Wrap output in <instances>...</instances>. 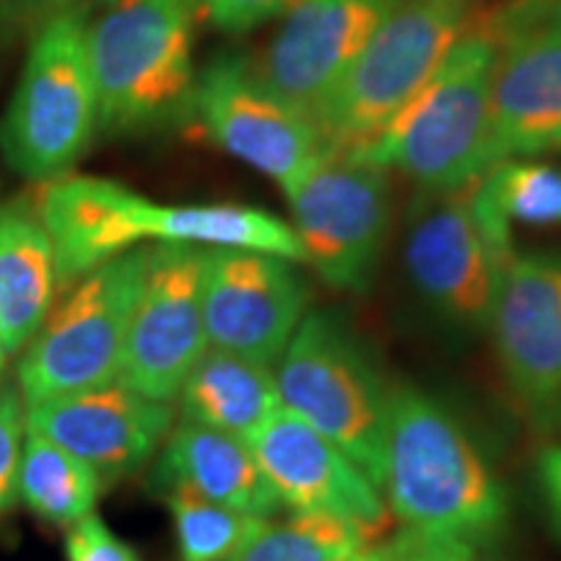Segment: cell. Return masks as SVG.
Segmentation results:
<instances>
[{
  "mask_svg": "<svg viewBox=\"0 0 561 561\" xmlns=\"http://www.w3.org/2000/svg\"><path fill=\"white\" fill-rule=\"evenodd\" d=\"M157 203L115 180L62 174L39 195V221L50 237L60 286L151 240Z\"/></svg>",
  "mask_w": 561,
  "mask_h": 561,
  "instance_id": "obj_18",
  "label": "cell"
},
{
  "mask_svg": "<svg viewBox=\"0 0 561 561\" xmlns=\"http://www.w3.org/2000/svg\"><path fill=\"white\" fill-rule=\"evenodd\" d=\"M496 216L528 227H561V170L533 159H507L476 180Z\"/></svg>",
  "mask_w": 561,
  "mask_h": 561,
  "instance_id": "obj_25",
  "label": "cell"
},
{
  "mask_svg": "<svg viewBox=\"0 0 561 561\" xmlns=\"http://www.w3.org/2000/svg\"><path fill=\"white\" fill-rule=\"evenodd\" d=\"M536 483L541 494L546 520L553 536L561 541V434L546 442L536 458Z\"/></svg>",
  "mask_w": 561,
  "mask_h": 561,
  "instance_id": "obj_32",
  "label": "cell"
},
{
  "mask_svg": "<svg viewBox=\"0 0 561 561\" xmlns=\"http://www.w3.org/2000/svg\"><path fill=\"white\" fill-rule=\"evenodd\" d=\"M390 561H483L479 546L450 536H432L403 528L388 541Z\"/></svg>",
  "mask_w": 561,
  "mask_h": 561,
  "instance_id": "obj_29",
  "label": "cell"
},
{
  "mask_svg": "<svg viewBox=\"0 0 561 561\" xmlns=\"http://www.w3.org/2000/svg\"><path fill=\"white\" fill-rule=\"evenodd\" d=\"M58 271L39 214L26 203L0 210V341L16 354L53 310Z\"/></svg>",
  "mask_w": 561,
  "mask_h": 561,
  "instance_id": "obj_21",
  "label": "cell"
},
{
  "mask_svg": "<svg viewBox=\"0 0 561 561\" xmlns=\"http://www.w3.org/2000/svg\"><path fill=\"white\" fill-rule=\"evenodd\" d=\"M195 19L193 0H117L89 24L102 130L146 133L187 117Z\"/></svg>",
  "mask_w": 561,
  "mask_h": 561,
  "instance_id": "obj_3",
  "label": "cell"
},
{
  "mask_svg": "<svg viewBox=\"0 0 561 561\" xmlns=\"http://www.w3.org/2000/svg\"><path fill=\"white\" fill-rule=\"evenodd\" d=\"M489 24L462 32L437 73L362 149L348 151L409 178L421 195L460 191L483 174L489 83L494 68Z\"/></svg>",
  "mask_w": 561,
  "mask_h": 561,
  "instance_id": "obj_2",
  "label": "cell"
},
{
  "mask_svg": "<svg viewBox=\"0 0 561 561\" xmlns=\"http://www.w3.org/2000/svg\"><path fill=\"white\" fill-rule=\"evenodd\" d=\"M172 403L138 396L121 382L26 405V430L73 453L104 481L138 471L164 445Z\"/></svg>",
  "mask_w": 561,
  "mask_h": 561,
  "instance_id": "obj_17",
  "label": "cell"
},
{
  "mask_svg": "<svg viewBox=\"0 0 561 561\" xmlns=\"http://www.w3.org/2000/svg\"><path fill=\"white\" fill-rule=\"evenodd\" d=\"M157 483L161 489H187L252 517H273L280 510L248 439L191 421L174 426L161 445Z\"/></svg>",
  "mask_w": 561,
  "mask_h": 561,
  "instance_id": "obj_19",
  "label": "cell"
},
{
  "mask_svg": "<svg viewBox=\"0 0 561 561\" xmlns=\"http://www.w3.org/2000/svg\"><path fill=\"white\" fill-rule=\"evenodd\" d=\"M100 491L102 479L94 468L62 450L45 434L26 430L19 494L39 517L70 528L94 512Z\"/></svg>",
  "mask_w": 561,
  "mask_h": 561,
  "instance_id": "obj_23",
  "label": "cell"
},
{
  "mask_svg": "<svg viewBox=\"0 0 561 561\" xmlns=\"http://www.w3.org/2000/svg\"><path fill=\"white\" fill-rule=\"evenodd\" d=\"M203 261L193 244L157 242L133 310L117 382L138 396L172 403L208 348L203 322Z\"/></svg>",
  "mask_w": 561,
  "mask_h": 561,
  "instance_id": "obj_12",
  "label": "cell"
},
{
  "mask_svg": "<svg viewBox=\"0 0 561 561\" xmlns=\"http://www.w3.org/2000/svg\"><path fill=\"white\" fill-rule=\"evenodd\" d=\"M5 359H9V351H5L3 341H0V375H3V369H5Z\"/></svg>",
  "mask_w": 561,
  "mask_h": 561,
  "instance_id": "obj_34",
  "label": "cell"
},
{
  "mask_svg": "<svg viewBox=\"0 0 561 561\" xmlns=\"http://www.w3.org/2000/svg\"><path fill=\"white\" fill-rule=\"evenodd\" d=\"M517 255L512 227L489 208L476 182L421 195L405 231V276L421 305L458 333L489 331L504 273Z\"/></svg>",
  "mask_w": 561,
  "mask_h": 561,
  "instance_id": "obj_5",
  "label": "cell"
},
{
  "mask_svg": "<svg viewBox=\"0 0 561 561\" xmlns=\"http://www.w3.org/2000/svg\"><path fill=\"white\" fill-rule=\"evenodd\" d=\"M151 248L128 250L76 280L19 362L26 405L117 382Z\"/></svg>",
  "mask_w": 561,
  "mask_h": 561,
  "instance_id": "obj_8",
  "label": "cell"
},
{
  "mask_svg": "<svg viewBox=\"0 0 561 561\" xmlns=\"http://www.w3.org/2000/svg\"><path fill=\"white\" fill-rule=\"evenodd\" d=\"M178 398L182 421L248 442L280 409L273 367L214 346L203 351Z\"/></svg>",
  "mask_w": 561,
  "mask_h": 561,
  "instance_id": "obj_20",
  "label": "cell"
},
{
  "mask_svg": "<svg viewBox=\"0 0 561 561\" xmlns=\"http://www.w3.org/2000/svg\"><path fill=\"white\" fill-rule=\"evenodd\" d=\"M297 265L268 252L206 250L203 322L208 346L276 367L310 312V289Z\"/></svg>",
  "mask_w": 561,
  "mask_h": 561,
  "instance_id": "obj_14",
  "label": "cell"
},
{
  "mask_svg": "<svg viewBox=\"0 0 561 561\" xmlns=\"http://www.w3.org/2000/svg\"><path fill=\"white\" fill-rule=\"evenodd\" d=\"M68 559L70 561H140L128 543L104 525L91 512L83 520L73 523L68 530Z\"/></svg>",
  "mask_w": 561,
  "mask_h": 561,
  "instance_id": "obj_30",
  "label": "cell"
},
{
  "mask_svg": "<svg viewBox=\"0 0 561 561\" xmlns=\"http://www.w3.org/2000/svg\"><path fill=\"white\" fill-rule=\"evenodd\" d=\"M153 242L193 244L203 250L268 252L305 265V252L291 224L268 210L237 203H195V206H153Z\"/></svg>",
  "mask_w": 561,
  "mask_h": 561,
  "instance_id": "obj_22",
  "label": "cell"
},
{
  "mask_svg": "<svg viewBox=\"0 0 561 561\" xmlns=\"http://www.w3.org/2000/svg\"><path fill=\"white\" fill-rule=\"evenodd\" d=\"M100 128L83 5L32 34L30 53L0 121V149L13 172L37 182L73 170Z\"/></svg>",
  "mask_w": 561,
  "mask_h": 561,
  "instance_id": "obj_4",
  "label": "cell"
},
{
  "mask_svg": "<svg viewBox=\"0 0 561 561\" xmlns=\"http://www.w3.org/2000/svg\"><path fill=\"white\" fill-rule=\"evenodd\" d=\"M26 426V413L21 409V396L5 385L0 390V515H5L19 496L21 471V434Z\"/></svg>",
  "mask_w": 561,
  "mask_h": 561,
  "instance_id": "obj_27",
  "label": "cell"
},
{
  "mask_svg": "<svg viewBox=\"0 0 561 561\" xmlns=\"http://www.w3.org/2000/svg\"><path fill=\"white\" fill-rule=\"evenodd\" d=\"M273 375L280 409L339 445L380 486L390 388L359 339L335 314L310 310Z\"/></svg>",
  "mask_w": 561,
  "mask_h": 561,
  "instance_id": "obj_7",
  "label": "cell"
},
{
  "mask_svg": "<svg viewBox=\"0 0 561 561\" xmlns=\"http://www.w3.org/2000/svg\"><path fill=\"white\" fill-rule=\"evenodd\" d=\"M164 502L172 512L182 561H224L263 520L203 500L180 486L164 489Z\"/></svg>",
  "mask_w": 561,
  "mask_h": 561,
  "instance_id": "obj_26",
  "label": "cell"
},
{
  "mask_svg": "<svg viewBox=\"0 0 561 561\" xmlns=\"http://www.w3.org/2000/svg\"><path fill=\"white\" fill-rule=\"evenodd\" d=\"M369 543L375 536L359 525L291 512L289 517H263L224 561H343Z\"/></svg>",
  "mask_w": 561,
  "mask_h": 561,
  "instance_id": "obj_24",
  "label": "cell"
},
{
  "mask_svg": "<svg viewBox=\"0 0 561 561\" xmlns=\"http://www.w3.org/2000/svg\"><path fill=\"white\" fill-rule=\"evenodd\" d=\"M286 201L305 265L333 289L367 291L390 237L388 170L354 153L328 151L286 191Z\"/></svg>",
  "mask_w": 561,
  "mask_h": 561,
  "instance_id": "obj_10",
  "label": "cell"
},
{
  "mask_svg": "<svg viewBox=\"0 0 561 561\" xmlns=\"http://www.w3.org/2000/svg\"><path fill=\"white\" fill-rule=\"evenodd\" d=\"M380 489L403 528L479 549L510 515L507 491L466 426L411 385L390 388Z\"/></svg>",
  "mask_w": 561,
  "mask_h": 561,
  "instance_id": "obj_1",
  "label": "cell"
},
{
  "mask_svg": "<svg viewBox=\"0 0 561 561\" xmlns=\"http://www.w3.org/2000/svg\"><path fill=\"white\" fill-rule=\"evenodd\" d=\"M100 3H104V5H112V3H117V0H100Z\"/></svg>",
  "mask_w": 561,
  "mask_h": 561,
  "instance_id": "obj_35",
  "label": "cell"
},
{
  "mask_svg": "<svg viewBox=\"0 0 561 561\" xmlns=\"http://www.w3.org/2000/svg\"><path fill=\"white\" fill-rule=\"evenodd\" d=\"M343 561H390V549L388 543H369L364 546V549L354 551Z\"/></svg>",
  "mask_w": 561,
  "mask_h": 561,
  "instance_id": "obj_33",
  "label": "cell"
},
{
  "mask_svg": "<svg viewBox=\"0 0 561 561\" xmlns=\"http://www.w3.org/2000/svg\"><path fill=\"white\" fill-rule=\"evenodd\" d=\"M79 5L83 0H0V45L34 34L45 21Z\"/></svg>",
  "mask_w": 561,
  "mask_h": 561,
  "instance_id": "obj_31",
  "label": "cell"
},
{
  "mask_svg": "<svg viewBox=\"0 0 561 561\" xmlns=\"http://www.w3.org/2000/svg\"><path fill=\"white\" fill-rule=\"evenodd\" d=\"M471 0H392L339 91L318 130L328 151L367 146L437 73L466 30Z\"/></svg>",
  "mask_w": 561,
  "mask_h": 561,
  "instance_id": "obj_6",
  "label": "cell"
},
{
  "mask_svg": "<svg viewBox=\"0 0 561 561\" xmlns=\"http://www.w3.org/2000/svg\"><path fill=\"white\" fill-rule=\"evenodd\" d=\"M390 3L392 0H294L257 62L263 79L318 125Z\"/></svg>",
  "mask_w": 561,
  "mask_h": 561,
  "instance_id": "obj_15",
  "label": "cell"
},
{
  "mask_svg": "<svg viewBox=\"0 0 561 561\" xmlns=\"http://www.w3.org/2000/svg\"><path fill=\"white\" fill-rule=\"evenodd\" d=\"M486 24L496 53L483 172L561 149V0H507Z\"/></svg>",
  "mask_w": 561,
  "mask_h": 561,
  "instance_id": "obj_9",
  "label": "cell"
},
{
  "mask_svg": "<svg viewBox=\"0 0 561 561\" xmlns=\"http://www.w3.org/2000/svg\"><path fill=\"white\" fill-rule=\"evenodd\" d=\"M294 0H193L198 16L227 34H242L284 16Z\"/></svg>",
  "mask_w": 561,
  "mask_h": 561,
  "instance_id": "obj_28",
  "label": "cell"
},
{
  "mask_svg": "<svg viewBox=\"0 0 561 561\" xmlns=\"http://www.w3.org/2000/svg\"><path fill=\"white\" fill-rule=\"evenodd\" d=\"M512 396L536 430L561 434V252H517L489 322Z\"/></svg>",
  "mask_w": 561,
  "mask_h": 561,
  "instance_id": "obj_13",
  "label": "cell"
},
{
  "mask_svg": "<svg viewBox=\"0 0 561 561\" xmlns=\"http://www.w3.org/2000/svg\"><path fill=\"white\" fill-rule=\"evenodd\" d=\"M219 149L289 191L328 153L318 125L294 110L242 53H221L195 76L191 112Z\"/></svg>",
  "mask_w": 561,
  "mask_h": 561,
  "instance_id": "obj_11",
  "label": "cell"
},
{
  "mask_svg": "<svg viewBox=\"0 0 561 561\" xmlns=\"http://www.w3.org/2000/svg\"><path fill=\"white\" fill-rule=\"evenodd\" d=\"M250 445L280 507L339 517L380 538L392 517L388 502L380 486L339 445L284 409Z\"/></svg>",
  "mask_w": 561,
  "mask_h": 561,
  "instance_id": "obj_16",
  "label": "cell"
}]
</instances>
